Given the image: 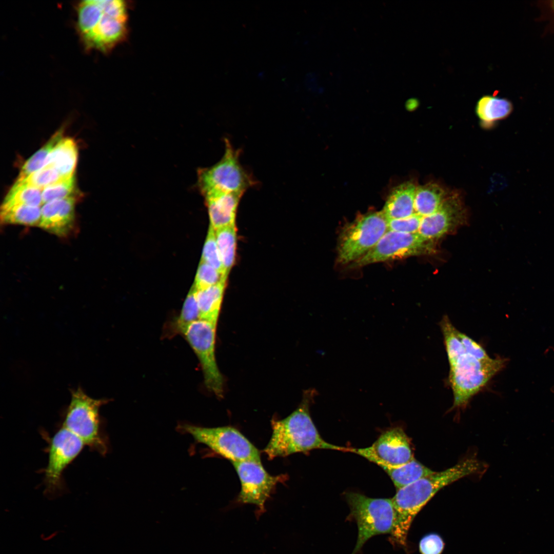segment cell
<instances>
[{
  "label": "cell",
  "mask_w": 554,
  "mask_h": 554,
  "mask_svg": "<svg viewBox=\"0 0 554 554\" xmlns=\"http://www.w3.org/2000/svg\"><path fill=\"white\" fill-rule=\"evenodd\" d=\"M64 130L60 129L41 148L28 159L22 166L16 180H22L44 167L46 161L58 142L64 137Z\"/></svg>",
  "instance_id": "26"
},
{
  "label": "cell",
  "mask_w": 554,
  "mask_h": 554,
  "mask_svg": "<svg viewBox=\"0 0 554 554\" xmlns=\"http://www.w3.org/2000/svg\"><path fill=\"white\" fill-rule=\"evenodd\" d=\"M315 390H307L299 407L284 419L273 420L270 439L264 449L269 459L284 457L314 449L350 451V448L331 444L321 437L310 415Z\"/></svg>",
  "instance_id": "3"
},
{
  "label": "cell",
  "mask_w": 554,
  "mask_h": 554,
  "mask_svg": "<svg viewBox=\"0 0 554 554\" xmlns=\"http://www.w3.org/2000/svg\"><path fill=\"white\" fill-rule=\"evenodd\" d=\"M511 110L512 105L507 100L490 95L482 97L476 106L477 114L485 125L505 118Z\"/></svg>",
  "instance_id": "24"
},
{
  "label": "cell",
  "mask_w": 554,
  "mask_h": 554,
  "mask_svg": "<svg viewBox=\"0 0 554 554\" xmlns=\"http://www.w3.org/2000/svg\"><path fill=\"white\" fill-rule=\"evenodd\" d=\"M387 231V219L382 210L358 217L346 225L340 234L338 262L346 264L357 261L370 250Z\"/></svg>",
  "instance_id": "8"
},
{
  "label": "cell",
  "mask_w": 554,
  "mask_h": 554,
  "mask_svg": "<svg viewBox=\"0 0 554 554\" xmlns=\"http://www.w3.org/2000/svg\"><path fill=\"white\" fill-rule=\"evenodd\" d=\"M74 175L45 188L42 192L43 205L55 200L73 195L75 186Z\"/></svg>",
  "instance_id": "32"
},
{
  "label": "cell",
  "mask_w": 554,
  "mask_h": 554,
  "mask_svg": "<svg viewBox=\"0 0 554 554\" xmlns=\"http://www.w3.org/2000/svg\"><path fill=\"white\" fill-rule=\"evenodd\" d=\"M215 231L216 241L222 264L228 275L235 257L236 230L235 224L220 228Z\"/></svg>",
  "instance_id": "25"
},
{
  "label": "cell",
  "mask_w": 554,
  "mask_h": 554,
  "mask_svg": "<svg viewBox=\"0 0 554 554\" xmlns=\"http://www.w3.org/2000/svg\"><path fill=\"white\" fill-rule=\"evenodd\" d=\"M355 453L380 467H395L414 459L409 438L399 427L383 433L370 446L351 448Z\"/></svg>",
  "instance_id": "14"
},
{
  "label": "cell",
  "mask_w": 554,
  "mask_h": 554,
  "mask_svg": "<svg viewBox=\"0 0 554 554\" xmlns=\"http://www.w3.org/2000/svg\"><path fill=\"white\" fill-rule=\"evenodd\" d=\"M432 240L418 233H403L388 230L376 245L364 255L353 262V267L393 260L428 253Z\"/></svg>",
  "instance_id": "13"
},
{
  "label": "cell",
  "mask_w": 554,
  "mask_h": 554,
  "mask_svg": "<svg viewBox=\"0 0 554 554\" xmlns=\"http://www.w3.org/2000/svg\"><path fill=\"white\" fill-rule=\"evenodd\" d=\"M444 544L442 539L437 534H429L420 542L419 549L422 554H441Z\"/></svg>",
  "instance_id": "34"
},
{
  "label": "cell",
  "mask_w": 554,
  "mask_h": 554,
  "mask_svg": "<svg viewBox=\"0 0 554 554\" xmlns=\"http://www.w3.org/2000/svg\"><path fill=\"white\" fill-rule=\"evenodd\" d=\"M422 217L418 214L403 219H387L388 230L403 233H418Z\"/></svg>",
  "instance_id": "33"
},
{
  "label": "cell",
  "mask_w": 554,
  "mask_h": 554,
  "mask_svg": "<svg viewBox=\"0 0 554 554\" xmlns=\"http://www.w3.org/2000/svg\"><path fill=\"white\" fill-rule=\"evenodd\" d=\"M458 334L465 350L481 360H487L491 358L481 345L469 336L459 330Z\"/></svg>",
  "instance_id": "35"
},
{
  "label": "cell",
  "mask_w": 554,
  "mask_h": 554,
  "mask_svg": "<svg viewBox=\"0 0 554 554\" xmlns=\"http://www.w3.org/2000/svg\"><path fill=\"white\" fill-rule=\"evenodd\" d=\"M552 390H553V392H554V387H553V389Z\"/></svg>",
  "instance_id": "36"
},
{
  "label": "cell",
  "mask_w": 554,
  "mask_h": 554,
  "mask_svg": "<svg viewBox=\"0 0 554 554\" xmlns=\"http://www.w3.org/2000/svg\"><path fill=\"white\" fill-rule=\"evenodd\" d=\"M216 325L198 319L181 328L182 334L196 355L202 367L207 388L217 397L223 392V380L215 356Z\"/></svg>",
  "instance_id": "10"
},
{
  "label": "cell",
  "mask_w": 554,
  "mask_h": 554,
  "mask_svg": "<svg viewBox=\"0 0 554 554\" xmlns=\"http://www.w3.org/2000/svg\"><path fill=\"white\" fill-rule=\"evenodd\" d=\"M382 468L389 476L397 490L434 472L414 459L398 467Z\"/></svg>",
  "instance_id": "22"
},
{
  "label": "cell",
  "mask_w": 554,
  "mask_h": 554,
  "mask_svg": "<svg viewBox=\"0 0 554 554\" xmlns=\"http://www.w3.org/2000/svg\"><path fill=\"white\" fill-rule=\"evenodd\" d=\"M53 167H44L22 180H16L14 186L30 187L43 190L46 187L63 179Z\"/></svg>",
  "instance_id": "28"
},
{
  "label": "cell",
  "mask_w": 554,
  "mask_h": 554,
  "mask_svg": "<svg viewBox=\"0 0 554 554\" xmlns=\"http://www.w3.org/2000/svg\"><path fill=\"white\" fill-rule=\"evenodd\" d=\"M448 194L442 186L436 183L417 187L414 199V213L423 217L436 212Z\"/></svg>",
  "instance_id": "20"
},
{
  "label": "cell",
  "mask_w": 554,
  "mask_h": 554,
  "mask_svg": "<svg viewBox=\"0 0 554 554\" xmlns=\"http://www.w3.org/2000/svg\"><path fill=\"white\" fill-rule=\"evenodd\" d=\"M48 443L46 452L48 463L42 470L44 474L45 493L55 494L62 490L63 473L68 466L79 455L85 446L76 435L66 428H61L51 437L43 434Z\"/></svg>",
  "instance_id": "11"
},
{
  "label": "cell",
  "mask_w": 554,
  "mask_h": 554,
  "mask_svg": "<svg viewBox=\"0 0 554 554\" xmlns=\"http://www.w3.org/2000/svg\"><path fill=\"white\" fill-rule=\"evenodd\" d=\"M416 188L413 183L408 182L392 190L382 210L387 219L406 218L415 214L414 199Z\"/></svg>",
  "instance_id": "18"
},
{
  "label": "cell",
  "mask_w": 554,
  "mask_h": 554,
  "mask_svg": "<svg viewBox=\"0 0 554 554\" xmlns=\"http://www.w3.org/2000/svg\"><path fill=\"white\" fill-rule=\"evenodd\" d=\"M463 214L459 196L456 193L448 194L438 210L422 217L418 233L429 240L440 238L460 222Z\"/></svg>",
  "instance_id": "15"
},
{
  "label": "cell",
  "mask_w": 554,
  "mask_h": 554,
  "mask_svg": "<svg viewBox=\"0 0 554 554\" xmlns=\"http://www.w3.org/2000/svg\"><path fill=\"white\" fill-rule=\"evenodd\" d=\"M243 194L214 192L203 195L208 208L210 225L215 230L235 224L239 202Z\"/></svg>",
  "instance_id": "17"
},
{
  "label": "cell",
  "mask_w": 554,
  "mask_h": 554,
  "mask_svg": "<svg viewBox=\"0 0 554 554\" xmlns=\"http://www.w3.org/2000/svg\"><path fill=\"white\" fill-rule=\"evenodd\" d=\"M241 482L237 501L255 505L258 516L265 510V504L276 485L287 479V475H270L261 461L247 460L232 463Z\"/></svg>",
  "instance_id": "12"
},
{
  "label": "cell",
  "mask_w": 554,
  "mask_h": 554,
  "mask_svg": "<svg viewBox=\"0 0 554 554\" xmlns=\"http://www.w3.org/2000/svg\"><path fill=\"white\" fill-rule=\"evenodd\" d=\"M41 216L40 206L13 205L1 208V222L4 224L38 226Z\"/></svg>",
  "instance_id": "23"
},
{
  "label": "cell",
  "mask_w": 554,
  "mask_h": 554,
  "mask_svg": "<svg viewBox=\"0 0 554 554\" xmlns=\"http://www.w3.org/2000/svg\"><path fill=\"white\" fill-rule=\"evenodd\" d=\"M75 201L71 196L43 204L38 226L58 236L69 234L74 226Z\"/></svg>",
  "instance_id": "16"
},
{
  "label": "cell",
  "mask_w": 554,
  "mask_h": 554,
  "mask_svg": "<svg viewBox=\"0 0 554 554\" xmlns=\"http://www.w3.org/2000/svg\"><path fill=\"white\" fill-rule=\"evenodd\" d=\"M77 152L74 141L63 137L49 154L44 167H53L63 177H70L74 175Z\"/></svg>",
  "instance_id": "19"
},
{
  "label": "cell",
  "mask_w": 554,
  "mask_h": 554,
  "mask_svg": "<svg viewBox=\"0 0 554 554\" xmlns=\"http://www.w3.org/2000/svg\"><path fill=\"white\" fill-rule=\"evenodd\" d=\"M483 468L478 460L468 458L397 490L391 498L395 513L392 541L405 545L414 518L438 491L463 477L480 472Z\"/></svg>",
  "instance_id": "1"
},
{
  "label": "cell",
  "mask_w": 554,
  "mask_h": 554,
  "mask_svg": "<svg viewBox=\"0 0 554 554\" xmlns=\"http://www.w3.org/2000/svg\"><path fill=\"white\" fill-rule=\"evenodd\" d=\"M180 430L191 435L231 463L247 460L261 461L258 449L238 429L231 426L213 428L183 424Z\"/></svg>",
  "instance_id": "9"
},
{
  "label": "cell",
  "mask_w": 554,
  "mask_h": 554,
  "mask_svg": "<svg viewBox=\"0 0 554 554\" xmlns=\"http://www.w3.org/2000/svg\"><path fill=\"white\" fill-rule=\"evenodd\" d=\"M76 29L86 50L107 53L127 34V11L120 0H85L76 7Z\"/></svg>",
  "instance_id": "2"
},
{
  "label": "cell",
  "mask_w": 554,
  "mask_h": 554,
  "mask_svg": "<svg viewBox=\"0 0 554 554\" xmlns=\"http://www.w3.org/2000/svg\"><path fill=\"white\" fill-rule=\"evenodd\" d=\"M196 293L197 290L193 285L184 301L181 313L174 324L175 329L177 332L187 324L199 319Z\"/></svg>",
  "instance_id": "31"
},
{
  "label": "cell",
  "mask_w": 554,
  "mask_h": 554,
  "mask_svg": "<svg viewBox=\"0 0 554 554\" xmlns=\"http://www.w3.org/2000/svg\"><path fill=\"white\" fill-rule=\"evenodd\" d=\"M225 151L221 160L211 167L199 169L197 184L203 195L223 192L244 194L256 181L240 161L241 151L228 138L224 140Z\"/></svg>",
  "instance_id": "6"
},
{
  "label": "cell",
  "mask_w": 554,
  "mask_h": 554,
  "mask_svg": "<svg viewBox=\"0 0 554 554\" xmlns=\"http://www.w3.org/2000/svg\"><path fill=\"white\" fill-rule=\"evenodd\" d=\"M42 190L30 187L13 185L6 195L1 206L26 205H43Z\"/></svg>",
  "instance_id": "27"
},
{
  "label": "cell",
  "mask_w": 554,
  "mask_h": 554,
  "mask_svg": "<svg viewBox=\"0 0 554 554\" xmlns=\"http://www.w3.org/2000/svg\"><path fill=\"white\" fill-rule=\"evenodd\" d=\"M345 498L350 509L349 517L356 521L358 529L351 554H356L372 537L391 533L395 519L391 499L371 498L356 492L347 493Z\"/></svg>",
  "instance_id": "7"
},
{
  "label": "cell",
  "mask_w": 554,
  "mask_h": 554,
  "mask_svg": "<svg viewBox=\"0 0 554 554\" xmlns=\"http://www.w3.org/2000/svg\"><path fill=\"white\" fill-rule=\"evenodd\" d=\"M71 400L63 414L62 426L78 437L91 450L102 455L108 451V443L100 414L106 399H95L81 387L70 389Z\"/></svg>",
  "instance_id": "4"
},
{
  "label": "cell",
  "mask_w": 554,
  "mask_h": 554,
  "mask_svg": "<svg viewBox=\"0 0 554 554\" xmlns=\"http://www.w3.org/2000/svg\"><path fill=\"white\" fill-rule=\"evenodd\" d=\"M201 261L207 263L223 275L228 276L221 261L216 241L215 231L211 225H209Z\"/></svg>",
  "instance_id": "30"
},
{
  "label": "cell",
  "mask_w": 554,
  "mask_h": 554,
  "mask_svg": "<svg viewBox=\"0 0 554 554\" xmlns=\"http://www.w3.org/2000/svg\"><path fill=\"white\" fill-rule=\"evenodd\" d=\"M227 278V276L201 261L193 285L197 291L203 290L221 282H226Z\"/></svg>",
  "instance_id": "29"
},
{
  "label": "cell",
  "mask_w": 554,
  "mask_h": 554,
  "mask_svg": "<svg viewBox=\"0 0 554 554\" xmlns=\"http://www.w3.org/2000/svg\"><path fill=\"white\" fill-rule=\"evenodd\" d=\"M226 282H221L196 293L199 319L217 325Z\"/></svg>",
  "instance_id": "21"
},
{
  "label": "cell",
  "mask_w": 554,
  "mask_h": 554,
  "mask_svg": "<svg viewBox=\"0 0 554 554\" xmlns=\"http://www.w3.org/2000/svg\"><path fill=\"white\" fill-rule=\"evenodd\" d=\"M507 362L501 357L481 360L465 351L449 366L448 382L452 391V409L465 407Z\"/></svg>",
  "instance_id": "5"
}]
</instances>
